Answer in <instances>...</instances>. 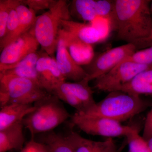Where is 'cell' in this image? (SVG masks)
<instances>
[{
  "instance_id": "1",
  "label": "cell",
  "mask_w": 152,
  "mask_h": 152,
  "mask_svg": "<svg viewBox=\"0 0 152 152\" xmlns=\"http://www.w3.org/2000/svg\"><path fill=\"white\" fill-rule=\"evenodd\" d=\"M149 0H115V12L117 38L134 45L139 50L152 28Z\"/></svg>"
},
{
  "instance_id": "2",
  "label": "cell",
  "mask_w": 152,
  "mask_h": 152,
  "mask_svg": "<svg viewBox=\"0 0 152 152\" xmlns=\"http://www.w3.org/2000/svg\"><path fill=\"white\" fill-rule=\"evenodd\" d=\"M151 104L140 96L113 91L84 113L80 114L104 117L121 123L144 111Z\"/></svg>"
},
{
  "instance_id": "3",
  "label": "cell",
  "mask_w": 152,
  "mask_h": 152,
  "mask_svg": "<svg viewBox=\"0 0 152 152\" xmlns=\"http://www.w3.org/2000/svg\"><path fill=\"white\" fill-rule=\"evenodd\" d=\"M35 109L23 120L32 138L38 134L52 132L71 115L56 96L49 94L34 103Z\"/></svg>"
},
{
  "instance_id": "4",
  "label": "cell",
  "mask_w": 152,
  "mask_h": 152,
  "mask_svg": "<svg viewBox=\"0 0 152 152\" xmlns=\"http://www.w3.org/2000/svg\"><path fill=\"white\" fill-rule=\"evenodd\" d=\"M69 5L67 1L58 0L51 8L37 17L35 36L41 49L50 57L56 51L62 21L72 20Z\"/></svg>"
},
{
  "instance_id": "5",
  "label": "cell",
  "mask_w": 152,
  "mask_h": 152,
  "mask_svg": "<svg viewBox=\"0 0 152 152\" xmlns=\"http://www.w3.org/2000/svg\"><path fill=\"white\" fill-rule=\"evenodd\" d=\"M49 94L32 80L0 74L1 107L11 104H32Z\"/></svg>"
},
{
  "instance_id": "6",
  "label": "cell",
  "mask_w": 152,
  "mask_h": 152,
  "mask_svg": "<svg viewBox=\"0 0 152 152\" xmlns=\"http://www.w3.org/2000/svg\"><path fill=\"white\" fill-rule=\"evenodd\" d=\"M72 125L88 134L108 138L127 136L134 128L104 117L90 116L76 112L71 115Z\"/></svg>"
},
{
  "instance_id": "7",
  "label": "cell",
  "mask_w": 152,
  "mask_h": 152,
  "mask_svg": "<svg viewBox=\"0 0 152 152\" xmlns=\"http://www.w3.org/2000/svg\"><path fill=\"white\" fill-rule=\"evenodd\" d=\"M137 51L135 45L127 43L95 54L91 62L83 67L88 75L85 79L89 82L105 75Z\"/></svg>"
},
{
  "instance_id": "8",
  "label": "cell",
  "mask_w": 152,
  "mask_h": 152,
  "mask_svg": "<svg viewBox=\"0 0 152 152\" xmlns=\"http://www.w3.org/2000/svg\"><path fill=\"white\" fill-rule=\"evenodd\" d=\"M151 69L152 64H144L130 61L122 62L107 73L96 79L94 88L104 91H113L131 81L142 72Z\"/></svg>"
},
{
  "instance_id": "9",
  "label": "cell",
  "mask_w": 152,
  "mask_h": 152,
  "mask_svg": "<svg viewBox=\"0 0 152 152\" xmlns=\"http://www.w3.org/2000/svg\"><path fill=\"white\" fill-rule=\"evenodd\" d=\"M39 44L35 37L34 26L1 51L0 64H12L37 51Z\"/></svg>"
},
{
  "instance_id": "10",
  "label": "cell",
  "mask_w": 152,
  "mask_h": 152,
  "mask_svg": "<svg viewBox=\"0 0 152 152\" xmlns=\"http://www.w3.org/2000/svg\"><path fill=\"white\" fill-rule=\"evenodd\" d=\"M39 84L49 94H52L66 79L57 65L56 59L46 54L39 59L36 66Z\"/></svg>"
},
{
  "instance_id": "11",
  "label": "cell",
  "mask_w": 152,
  "mask_h": 152,
  "mask_svg": "<svg viewBox=\"0 0 152 152\" xmlns=\"http://www.w3.org/2000/svg\"><path fill=\"white\" fill-rule=\"evenodd\" d=\"M56 61L60 72L66 80L80 82L88 76L83 68L77 64L71 56L64 39L59 34Z\"/></svg>"
},
{
  "instance_id": "12",
  "label": "cell",
  "mask_w": 152,
  "mask_h": 152,
  "mask_svg": "<svg viewBox=\"0 0 152 152\" xmlns=\"http://www.w3.org/2000/svg\"><path fill=\"white\" fill-rule=\"evenodd\" d=\"M59 34L64 39L69 53L77 64L82 66L91 62L95 54L92 45L84 42L61 28Z\"/></svg>"
},
{
  "instance_id": "13",
  "label": "cell",
  "mask_w": 152,
  "mask_h": 152,
  "mask_svg": "<svg viewBox=\"0 0 152 152\" xmlns=\"http://www.w3.org/2000/svg\"><path fill=\"white\" fill-rule=\"evenodd\" d=\"M61 28L90 45L97 43L104 39L99 31L90 24L79 23L72 20H63L61 23Z\"/></svg>"
},
{
  "instance_id": "14",
  "label": "cell",
  "mask_w": 152,
  "mask_h": 152,
  "mask_svg": "<svg viewBox=\"0 0 152 152\" xmlns=\"http://www.w3.org/2000/svg\"><path fill=\"white\" fill-rule=\"evenodd\" d=\"M23 121L0 130V152H20L23 148L26 139Z\"/></svg>"
},
{
  "instance_id": "15",
  "label": "cell",
  "mask_w": 152,
  "mask_h": 152,
  "mask_svg": "<svg viewBox=\"0 0 152 152\" xmlns=\"http://www.w3.org/2000/svg\"><path fill=\"white\" fill-rule=\"evenodd\" d=\"M34 109L32 104H9L1 107L0 130L23 121Z\"/></svg>"
},
{
  "instance_id": "16",
  "label": "cell",
  "mask_w": 152,
  "mask_h": 152,
  "mask_svg": "<svg viewBox=\"0 0 152 152\" xmlns=\"http://www.w3.org/2000/svg\"><path fill=\"white\" fill-rule=\"evenodd\" d=\"M122 91L131 94L152 95V69L142 72L126 84L115 91Z\"/></svg>"
},
{
  "instance_id": "17",
  "label": "cell",
  "mask_w": 152,
  "mask_h": 152,
  "mask_svg": "<svg viewBox=\"0 0 152 152\" xmlns=\"http://www.w3.org/2000/svg\"><path fill=\"white\" fill-rule=\"evenodd\" d=\"M88 83V81L84 79L80 82L71 83L66 81L61 84L64 88L82 102L85 109V112L82 113H84L96 104L93 96L94 92L89 86Z\"/></svg>"
},
{
  "instance_id": "18",
  "label": "cell",
  "mask_w": 152,
  "mask_h": 152,
  "mask_svg": "<svg viewBox=\"0 0 152 152\" xmlns=\"http://www.w3.org/2000/svg\"><path fill=\"white\" fill-rule=\"evenodd\" d=\"M71 15L85 22H92L98 18L97 1L74 0L69 5Z\"/></svg>"
},
{
  "instance_id": "19",
  "label": "cell",
  "mask_w": 152,
  "mask_h": 152,
  "mask_svg": "<svg viewBox=\"0 0 152 152\" xmlns=\"http://www.w3.org/2000/svg\"><path fill=\"white\" fill-rule=\"evenodd\" d=\"M42 134L39 142L45 145L49 152H74L65 135L53 131Z\"/></svg>"
},
{
  "instance_id": "20",
  "label": "cell",
  "mask_w": 152,
  "mask_h": 152,
  "mask_svg": "<svg viewBox=\"0 0 152 152\" xmlns=\"http://www.w3.org/2000/svg\"><path fill=\"white\" fill-rule=\"evenodd\" d=\"M16 10L18 17L19 24L15 40L32 27L37 17L33 10L28 7L22 2L16 8Z\"/></svg>"
},
{
  "instance_id": "21",
  "label": "cell",
  "mask_w": 152,
  "mask_h": 152,
  "mask_svg": "<svg viewBox=\"0 0 152 152\" xmlns=\"http://www.w3.org/2000/svg\"><path fill=\"white\" fill-rule=\"evenodd\" d=\"M21 3V0H0V41L5 35L11 11Z\"/></svg>"
},
{
  "instance_id": "22",
  "label": "cell",
  "mask_w": 152,
  "mask_h": 152,
  "mask_svg": "<svg viewBox=\"0 0 152 152\" xmlns=\"http://www.w3.org/2000/svg\"><path fill=\"white\" fill-rule=\"evenodd\" d=\"M19 19L16 8L11 11L7 24L5 35L0 41L1 51L15 40L19 27Z\"/></svg>"
},
{
  "instance_id": "23",
  "label": "cell",
  "mask_w": 152,
  "mask_h": 152,
  "mask_svg": "<svg viewBox=\"0 0 152 152\" xmlns=\"http://www.w3.org/2000/svg\"><path fill=\"white\" fill-rule=\"evenodd\" d=\"M46 54H48L41 49L39 51H37L30 54L23 59L15 64H0V72L15 68L36 67L39 59Z\"/></svg>"
},
{
  "instance_id": "24",
  "label": "cell",
  "mask_w": 152,
  "mask_h": 152,
  "mask_svg": "<svg viewBox=\"0 0 152 152\" xmlns=\"http://www.w3.org/2000/svg\"><path fill=\"white\" fill-rule=\"evenodd\" d=\"M126 137L129 145L128 152H152L148 142L139 135L138 131L135 128Z\"/></svg>"
},
{
  "instance_id": "25",
  "label": "cell",
  "mask_w": 152,
  "mask_h": 152,
  "mask_svg": "<svg viewBox=\"0 0 152 152\" xmlns=\"http://www.w3.org/2000/svg\"><path fill=\"white\" fill-rule=\"evenodd\" d=\"M0 74L30 79L37 82L39 84L38 74L36 67H24L14 68L0 72Z\"/></svg>"
},
{
  "instance_id": "26",
  "label": "cell",
  "mask_w": 152,
  "mask_h": 152,
  "mask_svg": "<svg viewBox=\"0 0 152 152\" xmlns=\"http://www.w3.org/2000/svg\"><path fill=\"white\" fill-rule=\"evenodd\" d=\"M125 61L135 62L144 64H152V46L137 51L123 61Z\"/></svg>"
},
{
  "instance_id": "27",
  "label": "cell",
  "mask_w": 152,
  "mask_h": 152,
  "mask_svg": "<svg viewBox=\"0 0 152 152\" xmlns=\"http://www.w3.org/2000/svg\"><path fill=\"white\" fill-rule=\"evenodd\" d=\"M22 3L36 13L38 11L49 10L51 8L57 0H21Z\"/></svg>"
},
{
  "instance_id": "28",
  "label": "cell",
  "mask_w": 152,
  "mask_h": 152,
  "mask_svg": "<svg viewBox=\"0 0 152 152\" xmlns=\"http://www.w3.org/2000/svg\"><path fill=\"white\" fill-rule=\"evenodd\" d=\"M94 152H117V146L113 138H108L104 141H98Z\"/></svg>"
},
{
  "instance_id": "29",
  "label": "cell",
  "mask_w": 152,
  "mask_h": 152,
  "mask_svg": "<svg viewBox=\"0 0 152 152\" xmlns=\"http://www.w3.org/2000/svg\"><path fill=\"white\" fill-rule=\"evenodd\" d=\"M34 141V138H32L31 141L19 152H49L45 145Z\"/></svg>"
},
{
  "instance_id": "30",
  "label": "cell",
  "mask_w": 152,
  "mask_h": 152,
  "mask_svg": "<svg viewBox=\"0 0 152 152\" xmlns=\"http://www.w3.org/2000/svg\"><path fill=\"white\" fill-rule=\"evenodd\" d=\"M142 137L147 141L152 137V106L145 121Z\"/></svg>"
},
{
  "instance_id": "31",
  "label": "cell",
  "mask_w": 152,
  "mask_h": 152,
  "mask_svg": "<svg viewBox=\"0 0 152 152\" xmlns=\"http://www.w3.org/2000/svg\"><path fill=\"white\" fill-rule=\"evenodd\" d=\"M152 46V28L149 36L142 42L140 47L139 50L146 48Z\"/></svg>"
},
{
  "instance_id": "32",
  "label": "cell",
  "mask_w": 152,
  "mask_h": 152,
  "mask_svg": "<svg viewBox=\"0 0 152 152\" xmlns=\"http://www.w3.org/2000/svg\"><path fill=\"white\" fill-rule=\"evenodd\" d=\"M147 142H148L150 149L152 152V137Z\"/></svg>"
},
{
  "instance_id": "33",
  "label": "cell",
  "mask_w": 152,
  "mask_h": 152,
  "mask_svg": "<svg viewBox=\"0 0 152 152\" xmlns=\"http://www.w3.org/2000/svg\"><path fill=\"white\" fill-rule=\"evenodd\" d=\"M151 11H152V6H151Z\"/></svg>"
},
{
  "instance_id": "34",
  "label": "cell",
  "mask_w": 152,
  "mask_h": 152,
  "mask_svg": "<svg viewBox=\"0 0 152 152\" xmlns=\"http://www.w3.org/2000/svg\"><path fill=\"white\" fill-rule=\"evenodd\" d=\"M14 151H11V152H13Z\"/></svg>"
}]
</instances>
